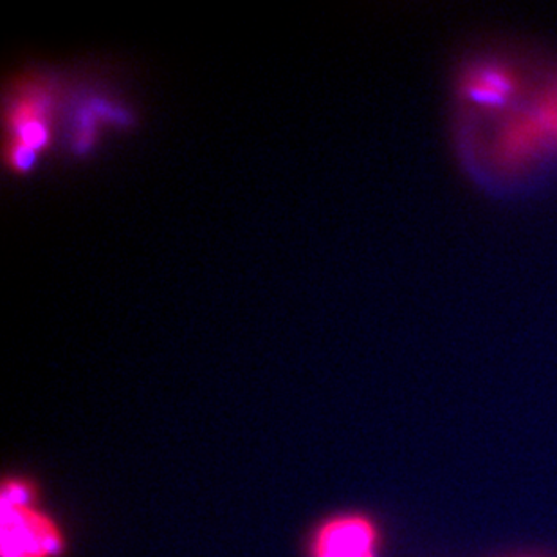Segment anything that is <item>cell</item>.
<instances>
[{"label": "cell", "mask_w": 557, "mask_h": 557, "mask_svg": "<svg viewBox=\"0 0 557 557\" xmlns=\"http://www.w3.org/2000/svg\"><path fill=\"white\" fill-rule=\"evenodd\" d=\"M521 69L476 106H460L458 145L480 185L512 188L557 166V73L532 95Z\"/></svg>", "instance_id": "1"}, {"label": "cell", "mask_w": 557, "mask_h": 557, "mask_svg": "<svg viewBox=\"0 0 557 557\" xmlns=\"http://www.w3.org/2000/svg\"><path fill=\"white\" fill-rule=\"evenodd\" d=\"M65 537L42 509L32 480L11 476L2 484V557H62Z\"/></svg>", "instance_id": "2"}, {"label": "cell", "mask_w": 557, "mask_h": 557, "mask_svg": "<svg viewBox=\"0 0 557 557\" xmlns=\"http://www.w3.org/2000/svg\"><path fill=\"white\" fill-rule=\"evenodd\" d=\"M57 87L46 78L16 82L5 107V159L15 172H27L53 137Z\"/></svg>", "instance_id": "3"}, {"label": "cell", "mask_w": 557, "mask_h": 557, "mask_svg": "<svg viewBox=\"0 0 557 557\" xmlns=\"http://www.w3.org/2000/svg\"><path fill=\"white\" fill-rule=\"evenodd\" d=\"M383 531L373 516L345 510L320 521L310 534L307 557H381Z\"/></svg>", "instance_id": "4"}]
</instances>
